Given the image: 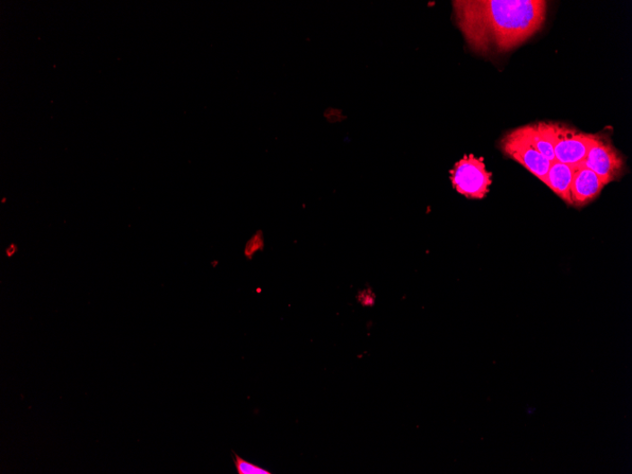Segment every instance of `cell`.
Instances as JSON below:
<instances>
[{"label":"cell","mask_w":632,"mask_h":474,"mask_svg":"<svg viewBox=\"0 0 632 474\" xmlns=\"http://www.w3.org/2000/svg\"><path fill=\"white\" fill-rule=\"evenodd\" d=\"M556 162L575 166L584 162L598 135L587 134L557 122H549Z\"/></svg>","instance_id":"3"},{"label":"cell","mask_w":632,"mask_h":474,"mask_svg":"<svg viewBox=\"0 0 632 474\" xmlns=\"http://www.w3.org/2000/svg\"><path fill=\"white\" fill-rule=\"evenodd\" d=\"M234 463L239 474H270L271 472L240 458L235 454Z\"/></svg>","instance_id":"10"},{"label":"cell","mask_w":632,"mask_h":474,"mask_svg":"<svg viewBox=\"0 0 632 474\" xmlns=\"http://www.w3.org/2000/svg\"><path fill=\"white\" fill-rule=\"evenodd\" d=\"M17 251V248L15 244H11L10 247L7 249L6 253L8 257L13 256Z\"/></svg>","instance_id":"11"},{"label":"cell","mask_w":632,"mask_h":474,"mask_svg":"<svg viewBox=\"0 0 632 474\" xmlns=\"http://www.w3.org/2000/svg\"><path fill=\"white\" fill-rule=\"evenodd\" d=\"M526 136L531 139L535 148L548 158L550 162H555L553 136L549 122H537L531 126L522 127Z\"/></svg>","instance_id":"8"},{"label":"cell","mask_w":632,"mask_h":474,"mask_svg":"<svg viewBox=\"0 0 632 474\" xmlns=\"http://www.w3.org/2000/svg\"><path fill=\"white\" fill-rule=\"evenodd\" d=\"M573 172L574 166L555 162L551 164L543 182L569 206H573L571 191Z\"/></svg>","instance_id":"7"},{"label":"cell","mask_w":632,"mask_h":474,"mask_svg":"<svg viewBox=\"0 0 632 474\" xmlns=\"http://www.w3.org/2000/svg\"><path fill=\"white\" fill-rule=\"evenodd\" d=\"M605 185L592 171L583 163L574 166L572 202L575 207H584L598 198Z\"/></svg>","instance_id":"6"},{"label":"cell","mask_w":632,"mask_h":474,"mask_svg":"<svg viewBox=\"0 0 632 474\" xmlns=\"http://www.w3.org/2000/svg\"><path fill=\"white\" fill-rule=\"evenodd\" d=\"M452 187L469 199H484L491 186V172L484 163L483 158L473 154L465 155L451 170Z\"/></svg>","instance_id":"2"},{"label":"cell","mask_w":632,"mask_h":474,"mask_svg":"<svg viewBox=\"0 0 632 474\" xmlns=\"http://www.w3.org/2000/svg\"><path fill=\"white\" fill-rule=\"evenodd\" d=\"M456 22L469 45L478 51H508L530 40L546 22L541 0L453 2Z\"/></svg>","instance_id":"1"},{"label":"cell","mask_w":632,"mask_h":474,"mask_svg":"<svg viewBox=\"0 0 632 474\" xmlns=\"http://www.w3.org/2000/svg\"><path fill=\"white\" fill-rule=\"evenodd\" d=\"M265 235L262 231H258L245 243L243 254L245 258L251 260L257 253L265 250Z\"/></svg>","instance_id":"9"},{"label":"cell","mask_w":632,"mask_h":474,"mask_svg":"<svg viewBox=\"0 0 632 474\" xmlns=\"http://www.w3.org/2000/svg\"><path fill=\"white\" fill-rule=\"evenodd\" d=\"M583 164L598 175L605 186L619 180L626 169L622 154L609 138L601 134H598Z\"/></svg>","instance_id":"5"},{"label":"cell","mask_w":632,"mask_h":474,"mask_svg":"<svg viewBox=\"0 0 632 474\" xmlns=\"http://www.w3.org/2000/svg\"><path fill=\"white\" fill-rule=\"evenodd\" d=\"M500 147L505 154L544 182L552 162L535 148L522 127L506 134L501 140Z\"/></svg>","instance_id":"4"}]
</instances>
